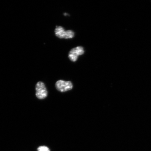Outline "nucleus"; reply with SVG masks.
<instances>
[{
	"label": "nucleus",
	"instance_id": "nucleus-1",
	"mask_svg": "<svg viewBox=\"0 0 151 151\" xmlns=\"http://www.w3.org/2000/svg\"><path fill=\"white\" fill-rule=\"evenodd\" d=\"M36 96L40 99H45L48 95V92L44 83L39 82L36 84L35 87Z\"/></svg>",
	"mask_w": 151,
	"mask_h": 151
},
{
	"label": "nucleus",
	"instance_id": "nucleus-2",
	"mask_svg": "<svg viewBox=\"0 0 151 151\" xmlns=\"http://www.w3.org/2000/svg\"><path fill=\"white\" fill-rule=\"evenodd\" d=\"M56 87L59 91L65 92L72 89L73 85L70 81L60 80L56 82Z\"/></svg>",
	"mask_w": 151,
	"mask_h": 151
},
{
	"label": "nucleus",
	"instance_id": "nucleus-3",
	"mask_svg": "<svg viewBox=\"0 0 151 151\" xmlns=\"http://www.w3.org/2000/svg\"><path fill=\"white\" fill-rule=\"evenodd\" d=\"M84 50L83 47L78 46L73 48L69 52L68 57L71 61L75 62L78 59V56L83 54Z\"/></svg>",
	"mask_w": 151,
	"mask_h": 151
},
{
	"label": "nucleus",
	"instance_id": "nucleus-4",
	"mask_svg": "<svg viewBox=\"0 0 151 151\" xmlns=\"http://www.w3.org/2000/svg\"><path fill=\"white\" fill-rule=\"evenodd\" d=\"M55 33L57 37L60 39H65L66 31L61 26H56L55 29Z\"/></svg>",
	"mask_w": 151,
	"mask_h": 151
},
{
	"label": "nucleus",
	"instance_id": "nucleus-5",
	"mask_svg": "<svg viewBox=\"0 0 151 151\" xmlns=\"http://www.w3.org/2000/svg\"><path fill=\"white\" fill-rule=\"evenodd\" d=\"M75 36V33L72 30H68L66 31V35L65 39H69L73 38Z\"/></svg>",
	"mask_w": 151,
	"mask_h": 151
},
{
	"label": "nucleus",
	"instance_id": "nucleus-6",
	"mask_svg": "<svg viewBox=\"0 0 151 151\" xmlns=\"http://www.w3.org/2000/svg\"><path fill=\"white\" fill-rule=\"evenodd\" d=\"M38 151H50V149L46 146H40L37 148Z\"/></svg>",
	"mask_w": 151,
	"mask_h": 151
}]
</instances>
